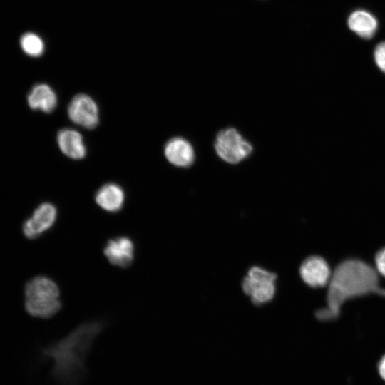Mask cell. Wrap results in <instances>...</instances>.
I'll use <instances>...</instances> for the list:
<instances>
[{
    "label": "cell",
    "mask_w": 385,
    "mask_h": 385,
    "mask_svg": "<svg viewBox=\"0 0 385 385\" xmlns=\"http://www.w3.org/2000/svg\"><path fill=\"white\" fill-rule=\"evenodd\" d=\"M214 147L219 158L232 165L247 158L253 151L252 145L237 129L231 127L217 133Z\"/></svg>",
    "instance_id": "4"
},
{
    "label": "cell",
    "mask_w": 385,
    "mask_h": 385,
    "mask_svg": "<svg viewBox=\"0 0 385 385\" xmlns=\"http://www.w3.org/2000/svg\"><path fill=\"white\" fill-rule=\"evenodd\" d=\"M57 143L62 153L72 159H82L86 154L83 137L75 130H61L57 135Z\"/></svg>",
    "instance_id": "12"
},
{
    "label": "cell",
    "mask_w": 385,
    "mask_h": 385,
    "mask_svg": "<svg viewBox=\"0 0 385 385\" xmlns=\"http://www.w3.org/2000/svg\"><path fill=\"white\" fill-rule=\"evenodd\" d=\"M378 371L380 376L385 381V354L379 361Z\"/></svg>",
    "instance_id": "18"
},
{
    "label": "cell",
    "mask_w": 385,
    "mask_h": 385,
    "mask_svg": "<svg viewBox=\"0 0 385 385\" xmlns=\"http://www.w3.org/2000/svg\"><path fill=\"white\" fill-rule=\"evenodd\" d=\"M68 117L71 121L87 129L94 128L98 123V108L89 96L78 94L68 107Z\"/></svg>",
    "instance_id": "8"
},
{
    "label": "cell",
    "mask_w": 385,
    "mask_h": 385,
    "mask_svg": "<svg viewBox=\"0 0 385 385\" xmlns=\"http://www.w3.org/2000/svg\"><path fill=\"white\" fill-rule=\"evenodd\" d=\"M58 217L56 207L48 202L40 204L32 215L22 225L24 235L29 240H35L49 231Z\"/></svg>",
    "instance_id": "6"
},
{
    "label": "cell",
    "mask_w": 385,
    "mask_h": 385,
    "mask_svg": "<svg viewBox=\"0 0 385 385\" xmlns=\"http://www.w3.org/2000/svg\"><path fill=\"white\" fill-rule=\"evenodd\" d=\"M96 204L104 211L116 213L123 209L125 192L115 183H107L101 187L95 195Z\"/></svg>",
    "instance_id": "11"
},
{
    "label": "cell",
    "mask_w": 385,
    "mask_h": 385,
    "mask_svg": "<svg viewBox=\"0 0 385 385\" xmlns=\"http://www.w3.org/2000/svg\"><path fill=\"white\" fill-rule=\"evenodd\" d=\"M27 101L31 109L51 113L56 106L57 96L48 85L39 83L31 88L27 96Z\"/></svg>",
    "instance_id": "13"
},
{
    "label": "cell",
    "mask_w": 385,
    "mask_h": 385,
    "mask_svg": "<svg viewBox=\"0 0 385 385\" xmlns=\"http://www.w3.org/2000/svg\"><path fill=\"white\" fill-rule=\"evenodd\" d=\"M103 252L111 265L126 269L135 261V244L128 235H117L106 240Z\"/></svg>",
    "instance_id": "7"
},
{
    "label": "cell",
    "mask_w": 385,
    "mask_h": 385,
    "mask_svg": "<svg viewBox=\"0 0 385 385\" xmlns=\"http://www.w3.org/2000/svg\"><path fill=\"white\" fill-rule=\"evenodd\" d=\"M374 57L379 68L385 73V42H381L376 46Z\"/></svg>",
    "instance_id": "16"
},
{
    "label": "cell",
    "mask_w": 385,
    "mask_h": 385,
    "mask_svg": "<svg viewBox=\"0 0 385 385\" xmlns=\"http://www.w3.org/2000/svg\"><path fill=\"white\" fill-rule=\"evenodd\" d=\"M349 29L364 38L374 36L378 28L375 16L365 10H356L349 16L347 21Z\"/></svg>",
    "instance_id": "14"
},
{
    "label": "cell",
    "mask_w": 385,
    "mask_h": 385,
    "mask_svg": "<svg viewBox=\"0 0 385 385\" xmlns=\"http://www.w3.org/2000/svg\"><path fill=\"white\" fill-rule=\"evenodd\" d=\"M24 307L34 317L49 319L62 308L58 284L50 277L37 275L29 280L24 288Z\"/></svg>",
    "instance_id": "3"
},
{
    "label": "cell",
    "mask_w": 385,
    "mask_h": 385,
    "mask_svg": "<svg viewBox=\"0 0 385 385\" xmlns=\"http://www.w3.org/2000/svg\"><path fill=\"white\" fill-rule=\"evenodd\" d=\"M299 272L303 281L312 287L325 286L332 274L327 262L317 255L306 258L300 266Z\"/></svg>",
    "instance_id": "9"
},
{
    "label": "cell",
    "mask_w": 385,
    "mask_h": 385,
    "mask_svg": "<svg viewBox=\"0 0 385 385\" xmlns=\"http://www.w3.org/2000/svg\"><path fill=\"white\" fill-rule=\"evenodd\" d=\"M375 264L378 272L385 277V248L380 250L376 254Z\"/></svg>",
    "instance_id": "17"
},
{
    "label": "cell",
    "mask_w": 385,
    "mask_h": 385,
    "mask_svg": "<svg viewBox=\"0 0 385 385\" xmlns=\"http://www.w3.org/2000/svg\"><path fill=\"white\" fill-rule=\"evenodd\" d=\"M276 278L274 273L253 267L242 281V289L255 304L268 302L274 295Z\"/></svg>",
    "instance_id": "5"
},
{
    "label": "cell",
    "mask_w": 385,
    "mask_h": 385,
    "mask_svg": "<svg viewBox=\"0 0 385 385\" xmlns=\"http://www.w3.org/2000/svg\"><path fill=\"white\" fill-rule=\"evenodd\" d=\"M24 52L31 57L41 56L44 51V43L41 38L34 33L24 34L20 39Z\"/></svg>",
    "instance_id": "15"
},
{
    "label": "cell",
    "mask_w": 385,
    "mask_h": 385,
    "mask_svg": "<svg viewBox=\"0 0 385 385\" xmlns=\"http://www.w3.org/2000/svg\"><path fill=\"white\" fill-rule=\"evenodd\" d=\"M164 153L167 160L177 167H190L195 160L192 145L182 137H175L169 140L165 145Z\"/></svg>",
    "instance_id": "10"
},
{
    "label": "cell",
    "mask_w": 385,
    "mask_h": 385,
    "mask_svg": "<svg viewBox=\"0 0 385 385\" xmlns=\"http://www.w3.org/2000/svg\"><path fill=\"white\" fill-rule=\"evenodd\" d=\"M369 294L385 296V288L380 286L376 271L366 262L349 259L339 263L328 282L327 306L316 312L321 321L337 319L343 304L348 299Z\"/></svg>",
    "instance_id": "2"
},
{
    "label": "cell",
    "mask_w": 385,
    "mask_h": 385,
    "mask_svg": "<svg viewBox=\"0 0 385 385\" xmlns=\"http://www.w3.org/2000/svg\"><path fill=\"white\" fill-rule=\"evenodd\" d=\"M106 325L103 319L86 321L43 350L52 361L51 374L60 385L81 384L90 350Z\"/></svg>",
    "instance_id": "1"
}]
</instances>
